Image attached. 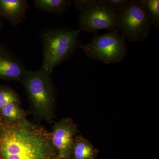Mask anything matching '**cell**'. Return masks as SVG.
Returning a JSON list of instances; mask_svg holds the SVG:
<instances>
[{
	"label": "cell",
	"instance_id": "3957f363",
	"mask_svg": "<svg viewBox=\"0 0 159 159\" xmlns=\"http://www.w3.org/2000/svg\"><path fill=\"white\" fill-rule=\"evenodd\" d=\"M80 29L56 28L46 30L41 35L43 61L40 69L52 74L54 68L79 48Z\"/></svg>",
	"mask_w": 159,
	"mask_h": 159
},
{
	"label": "cell",
	"instance_id": "2e32d148",
	"mask_svg": "<svg viewBox=\"0 0 159 159\" xmlns=\"http://www.w3.org/2000/svg\"><path fill=\"white\" fill-rule=\"evenodd\" d=\"M73 2L76 9L81 13L93 5L97 0H74Z\"/></svg>",
	"mask_w": 159,
	"mask_h": 159
},
{
	"label": "cell",
	"instance_id": "6da1fadb",
	"mask_svg": "<svg viewBox=\"0 0 159 159\" xmlns=\"http://www.w3.org/2000/svg\"><path fill=\"white\" fill-rule=\"evenodd\" d=\"M51 133L28 119H0V159H56Z\"/></svg>",
	"mask_w": 159,
	"mask_h": 159
},
{
	"label": "cell",
	"instance_id": "8fae6325",
	"mask_svg": "<svg viewBox=\"0 0 159 159\" xmlns=\"http://www.w3.org/2000/svg\"><path fill=\"white\" fill-rule=\"evenodd\" d=\"M35 8L54 14H61L70 7L72 2L69 0H34Z\"/></svg>",
	"mask_w": 159,
	"mask_h": 159
},
{
	"label": "cell",
	"instance_id": "52a82bcc",
	"mask_svg": "<svg viewBox=\"0 0 159 159\" xmlns=\"http://www.w3.org/2000/svg\"><path fill=\"white\" fill-rule=\"evenodd\" d=\"M77 126L72 119L64 118L55 122L51 132V140L57 152L56 159H71Z\"/></svg>",
	"mask_w": 159,
	"mask_h": 159
},
{
	"label": "cell",
	"instance_id": "277c9868",
	"mask_svg": "<svg viewBox=\"0 0 159 159\" xmlns=\"http://www.w3.org/2000/svg\"><path fill=\"white\" fill-rule=\"evenodd\" d=\"M117 16V29L125 41L140 42L148 37L152 22L141 0H129Z\"/></svg>",
	"mask_w": 159,
	"mask_h": 159
},
{
	"label": "cell",
	"instance_id": "7a4b0ae2",
	"mask_svg": "<svg viewBox=\"0 0 159 159\" xmlns=\"http://www.w3.org/2000/svg\"><path fill=\"white\" fill-rule=\"evenodd\" d=\"M21 82L25 89L34 116L40 120L52 122L55 109V90L51 74L41 69L27 70Z\"/></svg>",
	"mask_w": 159,
	"mask_h": 159
},
{
	"label": "cell",
	"instance_id": "7c38bea8",
	"mask_svg": "<svg viewBox=\"0 0 159 159\" xmlns=\"http://www.w3.org/2000/svg\"><path fill=\"white\" fill-rule=\"evenodd\" d=\"M20 104L12 103L0 109V119L8 122H16L27 119L29 113L24 110Z\"/></svg>",
	"mask_w": 159,
	"mask_h": 159
},
{
	"label": "cell",
	"instance_id": "30bf717a",
	"mask_svg": "<svg viewBox=\"0 0 159 159\" xmlns=\"http://www.w3.org/2000/svg\"><path fill=\"white\" fill-rule=\"evenodd\" d=\"M99 151L84 137L75 136L71 159H97Z\"/></svg>",
	"mask_w": 159,
	"mask_h": 159
},
{
	"label": "cell",
	"instance_id": "5bb4252c",
	"mask_svg": "<svg viewBox=\"0 0 159 159\" xmlns=\"http://www.w3.org/2000/svg\"><path fill=\"white\" fill-rule=\"evenodd\" d=\"M151 19L152 25L159 28V0H141Z\"/></svg>",
	"mask_w": 159,
	"mask_h": 159
},
{
	"label": "cell",
	"instance_id": "ba28073f",
	"mask_svg": "<svg viewBox=\"0 0 159 159\" xmlns=\"http://www.w3.org/2000/svg\"><path fill=\"white\" fill-rule=\"evenodd\" d=\"M27 71L20 59L0 46V79L21 81Z\"/></svg>",
	"mask_w": 159,
	"mask_h": 159
},
{
	"label": "cell",
	"instance_id": "9c48e42d",
	"mask_svg": "<svg viewBox=\"0 0 159 159\" xmlns=\"http://www.w3.org/2000/svg\"><path fill=\"white\" fill-rule=\"evenodd\" d=\"M30 5L26 0H0V17L16 26L26 18Z\"/></svg>",
	"mask_w": 159,
	"mask_h": 159
},
{
	"label": "cell",
	"instance_id": "8992f818",
	"mask_svg": "<svg viewBox=\"0 0 159 159\" xmlns=\"http://www.w3.org/2000/svg\"><path fill=\"white\" fill-rule=\"evenodd\" d=\"M117 13L109 9L101 2H96L79 16V29L87 32H94L102 29L109 31L117 29Z\"/></svg>",
	"mask_w": 159,
	"mask_h": 159
},
{
	"label": "cell",
	"instance_id": "5b68a950",
	"mask_svg": "<svg viewBox=\"0 0 159 159\" xmlns=\"http://www.w3.org/2000/svg\"><path fill=\"white\" fill-rule=\"evenodd\" d=\"M79 48L89 58L105 64L120 62L127 54L125 39L118 29L102 35L96 34L90 42Z\"/></svg>",
	"mask_w": 159,
	"mask_h": 159
},
{
	"label": "cell",
	"instance_id": "4fadbf2b",
	"mask_svg": "<svg viewBox=\"0 0 159 159\" xmlns=\"http://www.w3.org/2000/svg\"><path fill=\"white\" fill-rule=\"evenodd\" d=\"M12 103L20 104V99L19 95L9 86H0V109Z\"/></svg>",
	"mask_w": 159,
	"mask_h": 159
},
{
	"label": "cell",
	"instance_id": "9a60e30c",
	"mask_svg": "<svg viewBox=\"0 0 159 159\" xmlns=\"http://www.w3.org/2000/svg\"><path fill=\"white\" fill-rule=\"evenodd\" d=\"M129 0H101L103 4L113 11L118 12L123 9Z\"/></svg>",
	"mask_w": 159,
	"mask_h": 159
},
{
	"label": "cell",
	"instance_id": "e0dca14e",
	"mask_svg": "<svg viewBox=\"0 0 159 159\" xmlns=\"http://www.w3.org/2000/svg\"><path fill=\"white\" fill-rule=\"evenodd\" d=\"M1 22H0V28H1Z\"/></svg>",
	"mask_w": 159,
	"mask_h": 159
}]
</instances>
